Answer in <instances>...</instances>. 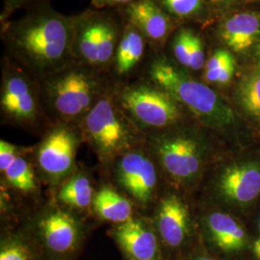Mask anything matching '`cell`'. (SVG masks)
I'll use <instances>...</instances> for the list:
<instances>
[{
	"label": "cell",
	"mask_w": 260,
	"mask_h": 260,
	"mask_svg": "<svg viewBox=\"0 0 260 260\" xmlns=\"http://www.w3.org/2000/svg\"><path fill=\"white\" fill-rule=\"evenodd\" d=\"M111 82L108 75L75 61L40 79L49 120L79 124Z\"/></svg>",
	"instance_id": "obj_3"
},
{
	"label": "cell",
	"mask_w": 260,
	"mask_h": 260,
	"mask_svg": "<svg viewBox=\"0 0 260 260\" xmlns=\"http://www.w3.org/2000/svg\"><path fill=\"white\" fill-rule=\"evenodd\" d=\"M170 93L200 125L223 129L233 123V109L212 87L157 53L150 59L144 75Z\"/></svg>",
	"instance_id": "obj_2"
},
{
	"label": "cell",
	"mask_w": 260,
	"mask_h": 260,
	"mask_svg": "<svg viewBox=\"0 0 260 260\" xmlns=\"http://www.w3.org/2000/svg\"><path fill=\"white\" fill-rule=\"evenodd\" d=\"M237 95L242 107L260 120V72L248 75L242 80Z\"/></svg>",
	"instance_id": "obj_24"
},
{
	"label": "cell",
	"mask_w": 260,
	"mask_h": 260,
	"mask_svg": "<svg viewBox=\"0 0 260 260\" xmlns=\"http://www.w3.org/2000/svg\"><path fill=\"white\" fill-rule=\"evenodd\" d=\"M136 0H90L94 9H118Z\"/></svg>",
	"instance_id": "obj_28"
},
{
	"label": "cell",
	"mask_w": 260,
	"mask_h": 260,
	"mask_svg": "<svg viewBox=\"0 0 260 260\" xmlns=\"http://www.w3.org/2000/svg\"><path fill=\"white\" fill-rule=\"evenodd\" d=\"M122 28L123 19L116 9L91 7L75 15L74 61L108 75Z\"/></svg>",
	"instance_id": "obj_10"
},
{
	"label": "cell",
	"mask_w": 260,
	"mask_h": 260,
	"mask_svg": "<svg viewBox=\"0 0 260 260\" xmlns=\"http://www.w3.org/2000/svg\"><path fill=\"white\" fill-rule=\"evenodd\" d=\"M235 68L233 53L228 48L217 47L207 56L201 80L210 87L225 86L233 80Z\"/></svg>",
	"instance_id": "obj_22"
},
{
	"label": "cell",
	"mask_w": 260,
	"mask_h": 260,
	"mask_svg": "<svg viewBox=\"0 0 260 260\" xmlns=\"http://www.w3.org/2000/svg\"><path fill=\"white\" fill-rule=\"evenodd\" d=\"M0 121L41 137L52 124L43 102L40 79L10 57H1Z\"/></svg>",
	"instance_id": "obj_6"
},
{
	"label": "cell",
	"mask_w": 260,
	"mask_h": 260,
	"mask_svg": "<svg viewBox=\"0 0 260 260\" xmlns=\"http://www.w3.org/2000/svg\"><path fill=\"white\" fill-rule=\"evenodd\" d=\"M154 54L156 53L139 30L123 20L121 39L108 74L110 79L114 83H122L139 78Z\"/></svg>",
	"instance_id": "obj_15"
},
{
	"label": "cell",
	"mask_w": 260,
	"mask_h": 260,
	"mask_svg": "<svg viewBox=\"0 0 260 260\" xmlns=\"http://www.w3.org/2000/svg\"><path fill=\"white\" fill-rule=\"evenodd\" d=\"M98 184L92 172L79 165L74 175L67 178L54 191L48 193V196L57 205L93 221L92 206Z\"/></svg>",
	"instance_id": "obj_17"
},
{
	"label": "cell",
	"mask_w": 260,
	"mask_h": 260,
	"mask_svg": "<svg viewBox=\"0 0 260 260\" xmlns=\"http://www.w3.org/2000/svg\"><path fill=\"white\" fill-rule=\"evenodd\" d=\"M238 0H205L206 4L208 5L209 9L214 14L222 13L224 10L228 9L230 6L233 5Z\"/></svg>",
	"instance_id": "obj_29"
},
{
	"label": "cell",
	"mask_w": 260,
	"mask_h": 260,
	"mask_svg": "<svg viewBox=\"0 0 260 260\" xmlns=\"http://www.w3.org/2000/svg\"><path fill=\"white\" fill-rule=\"evenodd\" d=\"M0 260H47L21 223L1 225Z\"/></svg>",
	"instance_id": "obj_21"
},
{
	"label": "cell",
	"mask_w": 260,
	"mask_h": 260,
	"mask_svg": "<svg viewBox=\"0 0 260 260\" xmlns=\"http://www.w3.org/2000/svg\"><path fill=\"white\" fill-rule=\"evenodd\" d=\"M168 186L149 216L167 260H178L200 243L194 245L195 232L190 206L177 189Z\"/></svg>",
	"instance_id": "obj_12"
},
{
	"label": "cell",
	"mask_w": 260,
	"mask_h": 260,
	"mask_svg": "<svg viewBox=\"0 0 260 260\" xmlns=\"http://www.w3.org/2000/svg\"><path fill=\"white\" fill-rule=\"evenodd\" d=\"M40 138L32 157L39 177L50 193L79 168L76 158L83 135L79 124L53 122Z\"/></svg>",
	"instance_id": "obj_11"
},
{
	"label": "cell",
	"mask_w": 260,
	"mask_h": 260,
	"mask_svg": "<svg viewBox=\"0 0 260 260\" xmlns=\"http://www.w3.org/2000/svg\"><path fill=\"white\" fill-rule=\"evenodd\" d=\"M139 213L128 198L106 179L99 184L93 198L92 214L95 223L110 225L125 223Z\"/></svg>",
	"instance_id": "obj_20"
},
{
	"label": "cell",
	"mask_w": 260,
	"mask_h": 260,
	"mask_svg": "<svg viewBox=\"0 0 260 260\" xmlns=\"http://www.w3.org/2000/svg\"><path fill=\"white\" fill-rule=\"evenodd\" d=\"M50 0H2V9L0 12V23L11 19V17L20 10L29 9L39 4L49 2Z\"/></svg>",
	"instance_id": "obj_26"
},
{
	"label": "cell",
	"mask_w": 260,
	"mask_h": 260,
	"mask_svg": "<svg viewBox=\"0 0 260 260\" xmlns=\"http://www.w3.org/2000/svg\"><path fill=\"white\" fill-rule=\"evenodd\" d=\"M218 194L237 204H249L260 194V167L238 164L225 168L216 181Z\"/></svg>",
	"instance_id": "obj_19"
},
{
	"label": "cell",
	"mask_w": 260,
	"mask_h": 260,
	"mask_svg": "<svg viewBox=\"0 0 260 260\" xmlns=\"http://www.w3.org/2000/svg\"><path fill=\"white\" fill-rule=\"evenodd\" d=\"M258 229H259V233H260V219H259V223H258Z\"/></svg>",
	"instance_id": "obj_32"
},
{
	"label": "cell",
	"mask_w": 260,
	"mask_h": 260,
	"mask_svg": "<svg viewBox=\"0 0 260 260\" xmlns=\"http://www.w3.org/2000/svg\"><path fill=\"white\" fill-rule=\"evenodd\" d=\"M178 260H221L217 258L216 256L212 255L209 251H206L205 247L200 244L195 247L191 251L186 253L184 256H182Z\"/></svg>",
	"instance_id": "obj_27"
},
{
	"label": "cell",
	"mask_w": 260,
	"mask_h": 260,
	"mask_svg": "<svg viewBox=\"0 0 260 260\" xmlns=\"http://www.w3.org/2000/svg\"><path fill=\"white\" fill-rule=\"evenodd\" d=\"M214 35L233 52H246L260 41V13L241 12L226 16L217 23Z\"/></svg>",
	"instance_id": "obj_18"
},
{
	"label": "cell",
	"mask_w": 260,
	"mask_h": 260,
	"mask_svg": "<svg viewBox=\"0 0 260 260\" xmlns=\"http://www.w3.org/2000/svg\"><path fill=\"white\" fill-rule=\"evenodd\" d=\"M113 85L121 108L146 137L194 120L170 93L145 76Z\"/></svg>",
	"instance_id": "obj_7"
},
{
	"label": "cell",
	"mask_w": 260,
	"mask_h": 260,
	"mask_svg": "<svg viewBox=\"0 0 260 260\" xmlns=\"http://www.w3.org/2000/svg\"><path fill=\"white\" fill-rule=\"evenodd\" d=\"M255 57H256V61H257V65H258L260 72V43L258 47L256 48V51H255Z\"/></svg>",
	"instance_id": "obj_31"
},
{
	"label": "cell",
	"mask_w": 260,
	"mask_h": 260,
	"mask_svg": "<svg viewBox=\"0 0 260 260\" xmlns=\"http://www.w3.org/2000/svg\"><path fill=\"white\" fill-rule=\"evenodd\" d=\"M168 15L179 25L186 22L205 23L212 13L205 0H155Z\"/></svg>",
	"instance_id": "obj_23"
},
{
	"label": "cell",
	"mask_w": 260,
	"mask_h": 260,
	"mask_svg": "<svg viewBox=\"0 0 260 260\" xmlns=\"http://www.w3.org/2000/svg\"><path fill=\"white\" fill-rule=\"evenodd\" d=\"M84 143L93 150L102 172L124 152L146 143L147 137L121 108L113 82L80 121Z\"/></svg>",
	"instance_id": "obj_4"
},
{
	"label": "cell",
	"mask_w": 260,
	"mask_h": 260,
	"mask_svg": "<svg viewBox=\"0 0 260 260\" xmlns=\"http://www.w3.org/2000/svg\"><path fill=\"white\" fill-rule=\"evenodd\" d=\"M93 222L57 205L48 196L19 223L37 243L46 259L79 260Z\"/></svg>",
	"instance_id": "obj_5"
},
{
	"label": "cell",
	"mask_w": 260,
	"mask_h": 260,
	"mask_svg": "<svg viewBox=\"0 0 260 260\" xmlns=\"http://www.w3.org/2000/svg\"><path fill=\"white\" fill-rule=\"evenodd\" d=\"M28 148L29 146H19L6 140H0V173L7 170Z\"/></svg>",
	"instance_id": "obj_25"
},
{
	"label": "cell",
	"mask_w": 260,
	"mask_h": 260,
	"mask_svg": "<svg viewBox=\"0 0 260 260\" xmlns=\"http://www.w3.org/2000/svg\"><path fill=\"white\" fill-rule=\"evenodd\" d=\"M186 123L147 137V145L167 180L176 189L191 188L204 172L207 145Z\"/></svg>",
	"instance_id": "obj_8"
},
{
	"label": "cell",
	"mask_w": 260,
	"mask_h": 260,
	"mask_svg": "<svg viewBox=\"0 0 260 260\" xmlns=\"http://www.w3.org/2000/svg\"><path fill=\"white\" fill-rule=\"evenodd\" d=\"M251 250H252L253 254L255 255V257L257 259L260 260V237H258L257 239H255L254 242L252 243Z\"/></svg>",
	"instance_id": "obj_30"
},
{
	"label": "cell",
	"mask_w": 260,
	"mask_h": 260,
	"mask_svg": "<svg viewBox=\"0 0 260 260\" xmlns=\"http://www.w3.org/2000/svg\"><path fill=\"white\" fill-rule=\"evenodd\" d=\"M75 24V15L56 11L50 1L31 7L0 23L3 54L42 79L74 61Z\"/></svg>",
	"instance_id": "obj_1"
},
{
	"label": "cell",
	"mask_w": 260,
	"mask_h": 260,
	"mask_svg": "<svg viewBox=\"0 0 260 260\" xmlns=\"http://www.w3.org/2000/svg\"><path fill=\"white\" fill-rule=\"evenodd\" d=\"M103 173L104 179L128 198L139 213L145 215L151 213L168 186L147 142L116 158Z\"/></svg>",
	"instance_id": "obj_9"
},
{
	"label": "cell",
	"mask_w": 260,
	"mask_h": 260,
	"mask_svg": "<svg viewBox=\"0 0 260 260\" xmlns=\"http://www.w3.org/2000/svg\"><path fill=\"white\" fill-rule=\"evenodd\" d=\"M116 10L123 20L139 30L156 54L164 52L168 41L179 26L155 0H136Z\"/></svg>",
	"instance_id": "obj_16"
},
{
	"label": "cell",
	"mask_w": 260,
	"mask_h": 260,
	"mask_svg": "<svg viewBox=\"0 0 260 260\" xmlns=\"http://www.w3.org/2000/svg\"><path fill=\"white\" fill-rule=\"evenodd\" d=\"M200 224L201 244L219 259L238 255L249 247L246 231L230 214L211 210L202 216Z\"/></svg>",
	"instance_id": "obj_14"
},
{
	"label": "cell",
	"mask_w": 260,
	"mask_h": 260,
	"mask_svg": "<svg viewBox=\"0 0 260 260\" xmlns=\"http://www.w3.org/2000/svg\"><path fill=\"white\" fill-rule=\"evenodd\" d=\"M107 234L124 260H167L149 215L137 213L125 223L110 225Z\"/></svg>",
	"instance_id": "obj_13"
}]
</instances>
